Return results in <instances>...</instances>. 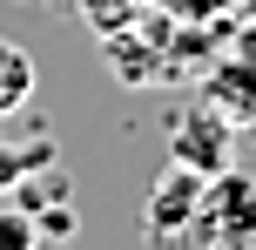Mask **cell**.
I'll use <instances>...</instances> for the list:
<instances>
[{"instance_id": "4", "label": "cell", "mask_w": 256, "mask_h": 250, "mask_svg": "<svg viewBox=\"0 0 256 250\" xmlns=\"http://www.w3.org/2000/svg\"><path fill=\"white\" fill-rule=\"evenodd\" d=\"M27 102H34V54L0 34V115H14Z\"/></svg>"}, {"instance_id": "6", "label": "cell", "mask_w": 256, "mask_h": 250, "mask_svg": "<svg viewBox=\"0 0 256 250\" xmlns=\"http://www.w3.org/2000/svg\"><path fill=\"white\" fill-rule=\"evenodd\" d=\"M34 169H40V149H7L0 142V196H7L20 176H34Z\"/></svg>"}, {"instance_id": "7", "label": "cell", "mask_w": 256, "mask_h": 250, "mask_svg": "<svg viewBox=\"0 0 256 250\" xmlns=\"http://www.w3.org/2000/svg\"><path fill=\"white\" fill-rule=\"evenodd\" d=\"M34 230H40V243H48V237H74V210H40Z\"/></svg>"}, {"instance_id": "1", "label": "cell", "mask_w": 256, "mask_h": 250, "mask_svg": "<svg viewBox=\"0 0 256 250\" xmlns=\"http://www.w3.org/2000/svg\"><path fill=\"white\" fill-rule=\"evenodd\" d=\"M202 169H189V162H176L168 176H155L148 189V230H162V237H182V230H196V210H202Z\"/></svg>"}, {"instance_id": "2", "label": "cell", "mask_w": 256, "mask_h": 250, "mask_svg": "<svg viewBox=\"0 0 256 250\" xmlns=\"http://www.w3.org/2000/svg\"><path fill=\"white\" fill-rule=\"evenodd\" d=\"M202 223H216L222 237H256V189L243 183V176H230V169H216L202 183Z\"/></svg>"}, {"instance_id": "5", "label": "cell", "mask_w": 256, "mask_h": 250, "mask_svg": "<svg viewBox=\"0 0 256 250\" xmlns=\"http://www.w3.org/2000/svg\"><path fill=\"white\" fill-rule=\"evenodd\" d=\"M40 230H34V210H20V203H7L0 210V250H34Z\"/></svg>"}, {"instance_id": "3", "label": "cell", "mask_w": 256, "mask_h": 250, "mask_svg": "<svg viewBox=\"0 0 256 250\" xmlns=\"http://www.w3.org/2000/svg\"><path fill=\"white\" fill-rule=\"evenodd\" d=\"M176 162H189V169H202V176L230 169V129H222L216 108H189V115L176 122Z\"/></svg>"}]
</instances>
